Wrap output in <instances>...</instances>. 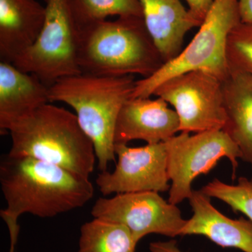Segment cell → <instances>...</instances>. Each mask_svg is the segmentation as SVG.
Masks as SVG:
<instances>
[{
    "label": "cell",
    "mask_w": 252,
    "mask_h": 252,
    "mask_svg": "<svg viewBox=\"0 0 252 252\" xmlns=\"http://www.w3.org/2000/svg\"><path fill=\"white\" fill-rule=\"evenodd\" d=\"M0 187L6 201L0 216L9 229L10 248H16L21 215L51 218L84 207L94 195L89 178L31 157L3 158Z\"/></svg>",
    "instance_id": "obj_1"
},
{
    "label": "cell",
    "mask_w": 252,
    "mask_h": 252,
    "mask_svg": "<svg viewBox=\"0 0 252 252\" xmlns=\"http://www.w3.org/2000/svg\"><path fill=\"white\" fill-rule=\"evenodd\" d=\"M81 73L104 77H150L164 64L143 18L119 17L79 31Z\"/></svg>",
    "instance_id": "obj_2"
},
{
    "label": "cell",
    "mask_w": 252,
    "mask_h": 252,
    "mask_svg": "<svg viewBox=\"0 0 252 252\" xmlns=\"http://www.w3.org/2000/svg\"><path fill=\"white\" fill-rule=\"evenodd\" d=\"M9 132L10 157L33 158L86 178L94 171V144L67 109L46 104L15 123Z\"/></svg>",
    "instance_id": "obj_3"
},
{
    "label": "cell",
    "mask_w": 252,
    "mask_h": 252,
    "mask_svg": "<svg viewBox=\"0 0 252 252\" xmlns=\"http://www.w3.org/2000/svg\"><path fill=\"white\" fill-rule=\"evenodd\" d=\"M134 76L104 77L81 74L61 78L49 87L51 102L70 106L94 144L97 166L107 171L115 161L114 131L123 105L135 89Z\"/></svg>",
    "instance_id": "obj_4"
},
{
    "label": "cell",
    "mask_w": 252,
    "mask_h": 252,
    "mask_svg": "<svg viewBox=\"0 0 252 252\" xmlns=\"http://www.w3.org/2000/svg\"><path fill=\"white\" fill-rule=\"evenodd\" d=\"M240 22L239 0H213L198 32L188 45L150 77L136 81L131 98L150 97L162 83L190 71H203L224 80L230 71L227 41L230 32Z\"/></svg>",
    "instance_id": "obj_5"
},
{
    "label": "cell",
    "mask_w": 252,
    "mask_h": 252,
    "mask_svg": "<svg viewBox=\"0 0 252 252\" xmlns=\"http://www.w3.org/2000/svg\"><path fill=\"white\" fill-rule=\"evenodd\" d=\"M46 19L35 43L12 64L48 86L61 78L81 74L78 64L79 29L68 0H44Z\"/></svg>",
    "instance_id": "obj_6"
},
{
    "label": "cell",
    "mask_w": 252,
    "mask_h": 252,
    "mask_svg": "<svg viewBox=\"0 0 252 252\" xmlns=\"http://www.w3.org/2000/svg\"><path fill=\"white\" fill-rule=\"evenodd\" d=\"M167 172L171 182L168 201L178 205L189 200L193 193L192 184L202 175L216 167L226 158L233 167V179L242 154L237 144L223 130L204 131L190 135L181 132L165 141Z\"/></svg>",
    "instance_id": "obj_7"
},
{
    "label": "cell",
    "mask_w": 252,
    "mask_h": 252,
    "mask_svg": "<svg viewBox=\"0 0 252 252\" xmlns=\"http://www.w3.org/2000/svg\"><path fill=\"white\" fill-rule=\"evenodd\" d=\"M175 109L180 132L223 130L226 124L222 81L203 71H190L168 79L154 91Z\"/></svg>",
    "instance_id": "obj_8"
},
{
    "label": "cell",
    "mask_w": 252,
    "mask_h": 252,
    "mask_svg": "<svg viewBox=\"0 0 252 252\" xmlns=\"http://www.w3.org/2000/svg\"><path fill=\"white\" fill-rule=\"evenodd\" d=\"M94 218L102 219L125 225L135 243L149 234L175 238L180 236L187 220L177 205L170 203L158 192L116 194L99 198L91 209Z\"/></svg>",
    "instance_id": "obj_9"
},
{
    "label": "cell",
    "mask_w": 252,
    "mask_h": 252,
    "mask_svg": "<svg viewBox=\"0 0 252 252\" xmlns=\"http://www.w3.org/2000/svg\"><path fill=\"white\" fill-rule=\"evenodd\" d=\"M118 160L114 171H103L95 183L104 195L111 194L170 190L167 157L165 142L130 147L125 144L114 145Z\"/></svg>",
    "instance_id": "obj_10"
},
{
    "label": "cell",
    "mask_w": 252,
    "mask_h": 252,
    "mask_svg": "<svg viewBox=\"0 0 252 252\" xmlns=\"http://www.w3.org/2000/svg\"><path fill=\"white\" fill-rule=\"evenodd\" d=\"M168 105L160 97L127 99L118 116L114 144L137 140L158 143L176 135L180 132V120L175 109Z\"/></svg>",
    "instance_id": "obj_11"
},
{
    "label": "cell",
    "mask_w": 252,
    "mask_h": 252,
    "mask_svg": "<svg viewBox=\"0 0 252 252\" xmlns=\"http://www.w3.org/2000/svg\"><path fill=\"white\" fill-rule=\"evenodd\" d=\"M211 198L201 190H193L189 204L193 215L187 220L180 236L202 235L223 248L252 252V223L240 217L233 220L212 205Z\"/></svg>",
    "instance_id": "obj_12"
},
{
    "label": "cell",
    "mask_w": 252,
    "mask_h": 252,
    "mask_svg": "<svg viewBox=\"0 0 252 252\" xmlns=\"http://www.w3.org/2000/svg\"><path fill=\"white\" fill-rule=\"evenodd\" d=\"M51 102L49 86L12 63L0 62V130L9 132L15 123Z\"/></svg>",
    "instance_id": "obj_13"
},
{
    "label": "cell",
    "mask_w": 252,
    "mask_h": 252,
    "mask_svg": "<svg viewBox=\"0 0 252 252\" xmlns=\"http://www.w3.org/2000/svg\"><path fill=\"white\" fill-rule=\"evenodd\" d=\"M45 5L37 0H0V61L14 60L35 43L44 27Z\"/></svg>",
    "instance_id": "obj_14"
},
{
    "label": "cell",
    "mask_w": 252,
    "mask_h": 252,
    "mask_svg": "<svg viewBox=\"0 0 252 252\" xmlns=\"http://www.w3.org/2000/svg\"><path fill=\"white\" fill-rule=\"evenodd\" d=\"M143 19L149 34L164 63L175 59L182 51L186 34L198 21L182 0H140Z\"/></svg>",
    "instance_id": "obj_15"
},
{
    "label": "cell",
    "mask_w": 252,
    "mask_h": 252,
    "mask_svg": "<svg viewBox=\"0 0 252 252\" xmlns=\"http://www.w3.org/2000/svg\"><path fill=\"white\" fill-rule=\"evenodd\" d=\"M225 131L238 146L242 160L252 166V75L230 68L222 81Z\"/></svg>",
    "instance_id": "obj_16"
},
{
    "label": "cell",
    "mask_w": 252,
    "mask_h": 252,
    "mask_svg": "<svg viewBox=\"0 0 252 252\" xmlns=\"http://www.w3.org/2000/svg\"><path fill=\"white\" fill-rule=\"evenodd\" d=\"M137 245L125 225L94 218L81 226L78 252H135Z\"/></svg>",
    "instance_id": "obj_17"
},
{
    "label": "cell",
    "mask_w": 252,
    "mask_h": 252,
    "mask_svg": "<svg viewBox=\"0 0 252 252\" xmlns=\"http://www.w3.org/2000/svg\"><path fill=\"white\" fill-rule=\"evenodd\" d=\"M78 29L106 21L109 16L143 18L140 0H68Z\"/></svg>",
    "instance_id": "obj_18"
},
{
    "label": "cell",
    "mask_w": 252,
    "mask_h": 252,
    "mask_svg": "<svg viewBox=\"0 0 252 252\" xmlns=\"http://www.w3.org/2000/svg\"><path fill=\"white\" fill-rule=\"evenodd\" d=\"M201 190L210 198L229 205L235 212L243 214L252 223V179L240 177L236 185H228L215 179Z\"/></svg>",
    "instance_id": "obj_19"
},
{
    "label": "cell",
    "mask_w": 252,
    "mask_h": 252,
    "mask_svg": "<svg viewBox=\"0 0 252 252\" xmlns=\"http://www.w3.org/2000/svg\"><path fill=\"white\" fill-rule=\"evenodd\" d=\"M228 65L252 75V23L240 22L228 36L226 46Z\"/></svg>",
    "instance_id": "obj_20"
},
{
    "label": "cell",
    "mask_w": 252,
    "mask_h": 252,
    "mask_svg": "<svg viewBox=\"0 0 252 252\" xmlns=\"http://www.w3.org/2000/svg\"><path fill=\"white\" fill-rule=\"evenodd\" d=\"M189 6V10L192 15L203 23L206 17L209 10L211 7L213 0H185Z\"/></svg>",
    "instance_id": "obj_21"
},
{
    "label": "cell",
    "mask_w": 252,
    "mask_h": 252,
    "mask_svg": "<svg viewBox=\"0 0 252 252\" xmlns=\"http://www.w3.org/2000/svg\"><path fill=\"white\" fill-rule=\"evenodd\" d=\"M151 252H184L179 248L176 240L153 242L149 244Z\"/></svg>",
    "instance_id": "obj_22"
},
{
    "label": "cell",
    "mask_w": 252,
    "mask_h": 252,
    "mask_svg": "<svg viewBox=\"0 0 252 252\" xmlns=\"http://www.w3.org/2000/svg\"><path fill=\"white\" fill-rule=\"evenodd\" d=\"M241 22L252 23V0H239Z\"/></svg>",
    "instance_id": "obj_23"
},
{
    "label": "cell",
    "mask_w": 252,
    "mask_h": 252,
    "mask_svg": "<svg viewBox=\"0 0 252 252\" xmlns=\"http://www.w3.org/2000/svg\"><path fill=\"white\" fill-rule=\"evenodd\" d=\"M9 252H15V250H9Z\"/></svg>",
    "instance_id": "obj_24"
},
{
    "label": "cell",
    "mask_w": 252,
    "mask_h": 252,
    "mask_svg": "<svg viewBox=\"0 0 252 252\" xmlns=\"http://www.w3.org/2000/svg\"></svg>",
    "instance_id": "obj_25"
}]
</instances>
